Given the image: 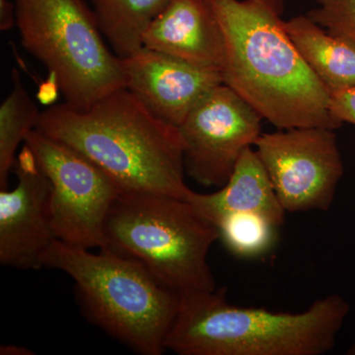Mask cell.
Returning a JSON list of instances; mask_svg holds the SVG:
<instances>
[{"label":"cell","instance_id":"52a82bcc","mask_svg":"<svg viewBox=\"0 0 355 355\" xmlns=\"http://www.w3.org/2000/svg\"><path fill=\"white\" fill-rule=\"evenodd\" d=\"M24 144L31 149L51 187L55 238L70 246L105 247V223L121 193L116 182L73 148L33 130Z\"/></svg>","mask_w":355,"mask_h":355},{"label":"cell","instance_id":"603a6c76","mask_svg":"<svg viewBox=\"0 0 355 355\" xmlns=\"http://www.w3.org/2000/svg\"><path fill=\"white\" fill-rule=\"evenodd\" d=\"M347 354L349 355H355V342L350 345L349 349H347Z\"/></svg>","mask_w":355,"mask_h":355},{"label":"cell","instance_id":"8fae6325","mask_svg":"<svg viewBox=\"0 0 355 355\" xmlns=\"http://www.w3.org/2000/svg\"><path fill=\"white\" fill-rule=\"evenodd\" d=\"M121 62L125 88L156 116L177 128L205 95L223 83L221 69L144 46Z\"/></svg>","mask_w":355,"mask_h":355},{"label":"cell","instance_id":"7402d4cb","mask_svg":"<svg viewBox=\"0 0 355 355\" xmlns=\"http://www.w3.org/2000/svg\"><path fill=\"white\" fill-rule=\"evenodd\" d=\"M0 354L1 355H33L35 354L32 350L26 349L24 347L15 345H6L0 347Z\"/></svg>","mask_w":355,"mask_h":355},{"label":"cell","instance_id":"2e32d148","mask_svg":"<svg viewBox=\"0 0 355 355\" xmlns=\"http://www.w3.org/2000/svg\"><path fill=\"white\" fill-rule=\"evenodd\" d=\"M11 78L12 90L0 106V190H6L18 146L35 130L41 114L17 70H13Z\"/></svg>","mask_w":355,"mask_h":355},{"label":"cell","instance_id":"5bb4252c","mask_svg":"<svg viewBox=\"0 0 355 355\" xmlns=\"http://www.w3.org/2000/svg\"><path fill=\"white\" fill-rule=\"evenodd\" d=\"M284 27L301 57L331 93L355 86V43L299 15Z\"/></svg>","mask_w":355,"mask_h":355},{"label":"cell","instance_id":"9c48e42d","mask_svg":"<svg viewBox=\"0 0 355 355\" xmlns=\"http://www.w3.org/2000/svg\"><path fill=\"white\" fill-rule=\"evenodd\" d=\"M261 118L222 83L205 96L178 127L186 174L203 187L226 184L246 149L261 135Z\"/></svg>","mask_w":355,"mask_h":355},{"label":"cell","instance_id":"30bf717a","mask_svg":"<svg viewBox=\"0 0 355 355\" xmlns=\"http://www.w3.org/2000/svg\"><path fill=\"white\" fill-rule=\"evenodd\" d=\"M13 190H0V263L21 270H39L55 241L51 187L26 144L14 162Z\"/></svg>","mask_w":355,"mask_h":355},{"label":"cell","instance_id":"4fadbf2b","mask_svg":"<svg viewBox=\"0 0 355 355\" xmlns=\"http://www.w3.org/2000/svg\"><path fill=\"white\" fill-rule=\"evenodd\" d=\"M187 200L196 211L214 224L235 214H259L282 227L286 210L275 193L272 182L256 150L246 149L226 184L216 193L191 191Z\"/></svg>","mask_w":355,"mask_h":355},{"label":"cell","instance_id":"d6986e66","mask_svg":"<svg viewBox=\"0 0 355 355\" xmlns=\"http://www.w3.org/2000/svg\"><path fill=\"white\" fill-rule=\"evenodd\" d=\"M329 111L338 123L355 125V86L331 93Z\"/></svg>","mask_w":355,"mask_h":355},{"label":"cell","instance_id":"ba28073f","mask_svg":"<svg viewBox=\"0 0 355 355\" xmlns=\"http://www.w3.org/2000/svg\"><path fill=\"white\" fill-rule=\"evenodd\" d=\"M254 146L286 212L331 209L343 175L335 130L306 127L261 133Z\"/></svg>","mask_w":355,"mask_h":355},{"label":"cell","instance_id":"9a60e30c","mask_svg":"<svg viewBox=\"0 0 355 355\" xmlns=\"http://www.w3.org/2000/svg\"><path fill=\"white\" fill-rule=\"evenodd\" d=\"M171 0H90L96 22L121 60L144 48L148 26Z\"/></svg>","mask_w":355,"mask_h":355},{"label":"cell","instance_id":"6da1fadb","mask_svg":"<svg viewBox=\"0 0 355 355\" xmlns=\"http://www.w3.org/2000/svg\"><path fill=\"white\" fill-rule=\"evenodd\" d=\"M224 39L223 83L279 130L340 128L330 92L287 34L284 0H209Z\"/></svg>","mask_w":355,"mask_h":355},{"label":"cell","instance_id":"44dd1931","mask_svg":"<svg viewBox=\"0 0 355 355\" xmlns=\"http://www.w3.org/2000/svg\"><path fill=\"white\" fill-rule=\"evenodd\" d=\"M16 26L15 6L9 0H0V29L8 31Z\"/></svg>","mask_w":355,"mask_h":355},{"label":"cell","instance_id":"ffe728a7","mask_svg":"<svg viewBox=\"0 0 355 355\" xmlns=\"http://www.w3.org/2000/svg\"><path fill=\"white\" fill-rule=\"evenodd\" d=\"M60 93V85H58L57 77L55 74L49 73L48 78L44 80L40 85L37 99L44 106H53L57 101L58 94Z\"/></svg>","mask_w":355,"mask_h":355},{"label":"cell","instance_id":"e0dca14e","mask_svg":"<svg viewBox=\"0 0 355 355\" xmlns=\"http://www.w3.org/2000/svg\"><path fill=\"white\" fill-rule=\"evenodd\" d=\"M219 240L235 257L256 259L265 256L277 241L279 226L259 214H235L217 225Z\"/></svg>","mask_w":355,"mask_h":355},{"label":"cell","instance_id":"7a4b0ae2","mask_svg":"<svg viewBox=\"0 0 355 355\" xmlns=\"http://www.w3.org/2000/svg\"><path fill=\"white\" fill-rule=\"evenodd\" d=\"M35 130L83 154L116 182L121 193L187 200L184 146L179 128L161 120L127 88L79 111L53 105Z\"/></svg>","mask_w":355,"mask_h":355},{"label":"cell","instance_id":"7c38bea8","mask_svg":"<svg viewBox=\"0 0 355 355\" xmlns=\"http://www.w3.org/2000/svg\"><path fill=\"white\" fill-rule=\"evenodd\" d=\"M144 46L219 69L225 53L223 34L209 0H171L147 28Z\"/></svg>","mask_w":355,"mask_h":355},{"label":"cell","instance_id":"5b68a950","mask_svg":"<svg viewBox=\"0 0 355 355\" xmlns=\"http://www.w3.org/2000/svg\"><path fill=\"white\" fill-rule=\"evenodd\" d=\"M104 233V248L139 261L167 288L179 294L216 291L207 256L218 229L188 200L121 193Z\"/></svg>","mask_w":355,"mask_h":355},{"label":"cell","instance_id":"277c9868","mask_svg":"<svg viewBox=\"0 0 355 355\" xmlns=\"http://www.w3.org/2000/svg\"><path fill=\"white\" fill-rule=\"evenodd\" d=\"M42 266L73 279L84 315L142 355L164 354L180 294L162 286L139 261L103 248L99 253L55 239Z\"/></svg>","mask_w":355,"mask_h":355},{"label":"cell","instance_id":"3957f363","mask_svg":"<svg viewBox=\"0 0 355 355\" xmlns=\"http://www.w3.org/2000/svg\"><path fill=\"white\" fill-rule=\"evenodd\" d=\"M350 310L338 294L302 312L242 307L226 289L180 294L166 349L179 355H323L335 347Z\"/></svg>","mask_w":355,"mask_h":355},{"label":"cell","instance_id":"ac0fdd59","mask_svg":"<svg viewBox=\"0 0 355 355\" xmlns=\"http://www.w3.org/2000/svg\"><path fill=\"white\" fill-rule=\"evenodd\" d=\"M307 15L333 34L355 43V0H315Z\"/></svg>","mask_w":355,"mask_h":355},{"label":"cell","instance_id":"8992f818","mask_svg":"<svg viewBox=\"0 0 355 355\" xmlns=\"http://www.w3.org/2000/svg\"><path fill=\"white\" fill-rule=\"evenodd\" d=\"M14 6L21 44L57 77L65 104L84 111L125 88L123 62L83 0H14Z\"/></svg>","mask_w":355,"mask_h":355}]
</instances>
